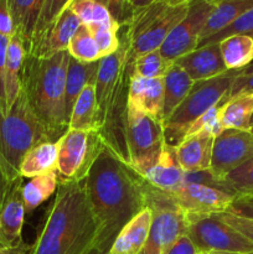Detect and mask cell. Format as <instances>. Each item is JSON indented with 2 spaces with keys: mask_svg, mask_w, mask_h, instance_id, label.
Instances as JSON below:
<instances>
[{
  "mask_svg": "<svg viewBox=\"0 0 253 254\" xmlns=\"http://www.w3.org/2000/svg\"><path fill=\"white\" fill-rule=\"evenodd\" d=\"M71 1L72 0H45L40 16L37 19L36 27H35L29 55H34L37 51V49L41 46V44L49 35L51 27L54 26L56 20L62 14V11L66 7H68Z\"/></svg>",
  "mask_w": 253,
  "mask_h": 254,
  "instance_id": "obj_32",
  "label": "cell"
},
{
  "mask_svg": "<svg viewBox=\"0 0 253 254\" xmlns=\"http://www.w3.org/2000/svg\"><path fill=\"white\" fill-rule=\"evenodd\" d=\"M205 130L212 134L215 138L223 130L220 122V106L213 107L210 111L206 112L205 114H202L200 118L196 119V121L191 124L190 128H189L186 136L193 135V134Z\"/></svg>",
  "mask_w": 253,
  "mask_h": 254,
  "instance_id": "obj_39",
  "label": "cell"
},
{
  "mask_svg": "<svg viewBox=\"0 0 253 254\" xmlns=\"http://www.w3.org/2000/svg\"><path fill=\"white\" fill-rule=\"evenodd\" d=\"M173 62L164 59L159 50L140 55L130 61L131 77L138 78H163Z\"/></svg>",
  "mask_w": 253,
  "mask_h": 254,
  "instance_id": "obj_33",
  "label": "cell"
},
{
  "mask_svg": "<svg viewBox=\"0 0 253 254\" xmlns=\"http://www.w3.org/2000/svg\"><path fill=\"white\" fill-rule=\"evenodd\" d=\"M26 59V50L21 39L12 34L7 45L6 60L4 67V87L6 94L7 112L16 101L21 91V71L24 61Z\"/></svg>",
  "mask_w": 253,
  "mask_h": 254,
  "instance_id": "obj_24",
  "label": "cell"
},
{
  "mask_svg": "<svg viewBox=\"0 0 253 254\" xmlns=\"http://www.w3.org/2000/svg\"><path fill=\"white\" fill-rule=\"evenodd\" d=\"M164 79V106L163 122H165L173 112L183 103L184 99L192 88L195 81L176 64H171Z\"/></svg>",
  "mask_w": 253,
  "mask_h": 254,
  "instance_id": "obj_27",
  "label": "cell"
},
{
  "mask_svg": "<svg viewBox=\"0 0 253 254\" xmlns=\"http://www.w3.org/2000/svg\"><path fill=\"white\" fill-rule=\"evenodd\" d=\"M151 227V211L144 208L121 230L107 254H139L146 242Z\"/></svg>",
  "mask_w": 253,
  "mask_h": 254,
  "instance_id": "obj_20",
  "label": "cell"
},
{
  "mask_svg": "<svg viewBox=\"0 0 253 254\" xmlns=\"http://www.w3.org/2000/svg\"><path fill=\"white\" fill-rule=\"evenodd\" d=\"M247 93H253V76H243V74L241 73L240 76L236 78V81L233 82L232 88H231L226 101L232 98V97L238 96V94Z\"/></svg>",
  "mask_w": 253,
  "mask_h": 254,
  "instance_id": "obj_44",
  "label": "cell"
},
{
  "mask_svg": "<svg viewBox=\"0 0 253 254\" xmlns=\"http://www.w3.org/2000/svg\"><path fill=\"white\" fill-rule=\"evenodd\" d=\"M166 1H170V2H186V1H190V0H166Z\"/></svg>",
  "mask_w": 253,
  "mask_h": 254,
  "instance_id": "obj_55",
  "label": "cell"
},
{
  "mask_svg": "<svg viewBox=\"0 0 253 254\" xmlns=\"http://www.w3.org/2000/svg\"><path fill=\"white\" fill-rule=\"evenodd\" d=\"M163 254H198L192 241L188 237V235L181 236L176 242H174Z\"/></svg>",
  "mask_w": 253,
  "mask_h": 254,
  "instance_id": "obj_45",
  "label": "cell"
},
{
  "mask_svg": "<svg viewBox=\"0 0 253 254\" xmlns=\"http://www.w3.org/2000/svg\"><path fill=\"white\" fill-rule=\"evenodd\" d=\"M0 32L9 37L14 34L11 16H10L9 0H0Z\"/></svg>",
  "mask_w": 253,
  "mask_h": 254,
  "instance_id": "obj_46",
  "label": "cell"
},
{
  "mask_svg": "<svg viewBox=\"0 0 253 254\" xmlns=\"http://www.w3.org/2000/svg\"><path fill=\"white\" fill-rule=\"evenodd\" d=\"M220 215L226 223H228L231 227L237 230L241 235L245 236V237L253 245V220L240 217V216L232 215V213L230 212H222L220 213Z\"/></svg>",
  "mask_w": 253,
  "mask_h": 254,
  "instance_id": "obj_41",
  "label": "cell"
},
{
  "mask_svg": "<svg viewBox=\"0 0 253 254\" xmlns=\"http://www.w3.org/2000/svg\"><path fill=\"white\" fill-rule=\"evenodd\" d=\"M98 2L103 4L109 12L112 14L113 19L119 24V26L126 24L133 15L129 2L126 0H97Z\"/></svg>",
  "mask_w": 253,
  "mask_h": 254,
  "instance_id": "obj_40",
  "label": "cell"
},
{
  "mask_svg": "<svg viewBox=\"0 0 253 254\" xmlns=\"http://www.w3.org/2000/svg\"><path fill=\"white\" fill-rule=\"evenodd\" d=\"M83 183L101 228L97 248L107 254L122 228L146 208V181L104 148Z\"/></svg>",
  "mask_w": 253,
  "mask_h": 254,
  "instance_id": "obj_1",
  "label": "cell"
},
{
  "mask_svg": "<svg viewBox=\"0 0 253 254\" xmlns=\"http://www.w3.org/2000/svg\"><path fill=\"white\" fill-rule=\"evenodd\" d=\"M59 185L60 180L56 171L32 178L29 183L24 184L22 198H24L26 213H31L40 205H42L47 198L56 193Z\"/></svg>",
  "mask_w": 253,
  "mask_h": 254,
  "instance_id": "obj_31",
  "label": "cell"
},
{
  "mask_svg": "<svg viewBox=\"0 0 253 254\" xmlns=\"http://www.w3.org/2000/svg\"><path fill=\"white\" fill-rule=\"evenodd\" d=\"M32 246L22 242L21 245L15 247H0V254H29L31 252Z\"/></svg>",
  "mask_w": 253,
  "mask_h": 254,
  "instance_id": "obj_48",
  "label": "cell"
},
{
  "mask_svg": "<svg viewBox=\"0 0 253 254\" xmlns=\"http://www.w3.org/2000/svg\"><path fill=\"white\" fill-rule=\"evenodd\" d=\"M139 254H163V252H161V251L159 250V248H156V247H154V246H151V245H149V243H146L145 247H144L143 250H141V252L139 253Z\"/></svg>",
  "mask_w": 253,
  "mask_h": 254,
  "instance_id": "obj_51",
  "label": "cell"
},
{
  "mask_svg": "<svg viewBox=\"0 0 253 254\" xmlns=\"http://www.w3.org/2000/svg\"><path fill=\"white\" fill-rule=\"evenodd\" d=\"M223 181L236 195L253 193V158L228 173Z\"/></svg>",
  "mask_w": 253,
  "mask_h": 254,
  "instance_id": "obj_36",
  "label": "cell"
},
{
  "mask_svg": "<svg viewBox=\"0 0 253 254\" xmlns=\"http://www.w3.org/2000/svg\"><path fill=\"white\" fill-rule=\"evenodd\" d=\"M140 176L149 185L164 192H174L185 184V171L176 159L175 148L169 145H165L155 163Z\"/></svg>",
  "mask_w": 253,
  "mask_h": 254,
  "instance_id": "obj_18",
  "label": "cell"
},
{
  "mask_svg": "<svg viewBox=\"0 0 253 254\" xmlns=\"http://www.w3.org/2000/svg\"><path fill=\"white\" fill-rule=\"evenodd\" d=\"M188 237L192 241L198 253L253 252V245L222 220L220 213L186 215Z\"/></svg>",
  "mask_w": 253,
  "mask_h": 254,
  "instance_id": "obj_9",
  "label": "cell"
},
{
  "mask_svg": "<svg viewBox=\"0 0 253 254\" xmlns=\"http://www.w3.org/2000/svg\"><path fill=\"white\" fill-rule=\"evenodd\" d=\"M250 130L252 131V133H253V123H252V126H251V129H250Z\"/></svg>",
  "mask_w": 253,
  "mask_h": 254,
  "instance_id": "obj_57",
  "label": "cell"
},
{
  "mask_svg": "<svg viewBox=\"0 0 253 254\" xmlns=\"http://www.w3.org/2000/svg\"><path fill=\"white\" fill-rule=\"evenodd\" d=\"M174 64L184 69L192 81L210 79L228 71L220 51V44H207L184 55Z\"/></svg>",
  "mask_w": 253,
  "mask_h": 254,
  "instance_id": "obj_16",
  "label": "cell"
},
{
  "mask_svg": "<svg viewBox=\"0 0 253 254\" xmlns=\"http://www.w3.org/2000/svg\"><path fill=\"white\" fill-rule=\"evenodd\" d=\"M29 254H30V253H29Z\"/></svg>",
  "mask_w": 253,
  "mask_h": 254,
  "instance_id": "obj_62",
  "label": "cell"
},
{
  "mask_svg": "<svg viewBox=\"0 0 253 254\" xmlns=\"http://www.w3.org/2000/svg\"><path fill=\"white\" fill-rule=\"evenodd\" d=\"M99 61L81 62L73 57H69L66 74V114L68 122L72 108L81 92L87 84L96 82Z\"/></svg>",
  "mask_w": 253,
  "mask_h": 254,
  "instance_id": "obj_26",
  "label": "cell"
},
{
  "mask_svg": "<svg viewBox=\"0 0 253 254\" xmlns=\"http://www.w3.org/2000/svg\"><path fill=\"white\" fill-rule=\"evenodd\" d=\"M0 173L4 174L10 181H14L15 179H17L20 176V174L5 160V158L2 156V154L0 153Z\"/></svg>",
  "mask_w": 253,
  "mask_h": 254,
  "instance_id": "obj_47",
  "label": "cell"
},
{
  "mask_svg": "<svg viewBox=\"0 0 253 254\" xmlns=\"http://www.w3.org/2000/svg\"><path fill=\"white\" fill-rule=\"evenodd\" d=\"M251 158H253L252 131L225 129L213 140L210 170L223 180L228 173Z\"/></svg>",
  "mask_w": 253,
  "mask_h": 254,
  "instance_id": "obj_13",
  "label": "cell"
},
{
  "mask_svg": "<svg viewBox=\"0 0 253 254\" xmlns=\"http://www.w3.org/2000/svg\"><path fill=\"white\" fill-rule=\"evenodd\" d=\"M12 181H10L4 174L0 173V211H1L2 203H4L5 197L7 195V191H9L10 185H11Z\"/></svg>",
  "mask_w": 253,
  "mask_h": 254,
  "instance_id": "obj_49",
  "label": "cell"
},
{
  "mask_svg": "<svg viewBox=\"0 0 253 254\" xmlns=\"http://www.w3.org/2000/svg\"><path fill=\"white\" fill-rule=\"evenodd\" d=\"M44 141L51 140L21 88L6 116L0 111V153L19 173L20 164L27 151Z\"/></svg>",
  "mask_w": 253,
  "mask_h": 254,
  "instance_id": "obj_7",
  "label": "cell"
},
{
  "mask_svg": "<svg viewBox=\"0 0 253 254\" xmlns=\"http://www.w3.org/2000/svg\"><path fill=\"white\" fill-rule=\"evenodd\" d=\"M198 254H207V253H198Z\"/></svg>",
  "mask_w": 253,
  "mask_h": 254,
  "instance_id": "obj_59",
  "label": "cell"
},
{
  "mask_svg": "<svg viewBox=\"0 0 253 254\" xmlns=\"http://www.w3.org/2000/svg\"><path fill=\"white\" fill-rule=\"evenodd\" d=\"M126 140L130 168L140 175L155 163L165 148L163 123L128 106Z\"/></svg>",
  "mask_w": 253,
  "mask_h": 254,
  "instance_id": "obj_10",
  "label": "cell"
},
{
  "mask_svg": "<svg viewBox=\"0 0 253 254\" xmlns=\"http://www.w3.org/2000/svg\"><path fill=\"white\" fill-rule=\"evenodd\" d=\"M10 37L0 32V111H1V113L4 114V116H6L7 114L6 94H5V87H4V67H5L7 45H9Z\"/></svg>",
  "mask_w": 253,
  "mask_h": 254,
  "instance_id": "obj_42",
  "label": "cell"
},
{
  "mask_svg": "<svg viewBox=\"0 0 253 254\" xmlns=\"http://www.w3.org/2000/svg\"><path fill=\"white\" fill-rule=\"evenodd\" d=\"M146 207L151 211L149 245L165 252L174 242L188 232L186 213L174 201L170 193L158 190L146 183Z\"/></svg>",
  "mask_w": 253,
  "mask_h": 254,
  "instance_id": "obj_11",
  "label": "cell"
},
{
  "mask_svg": "<svg viewBox=\"0 0 253 254\" xmlns=\"http://www.w3.org/2000/svg\"><path fill=\"white\" fill-rule=\"evenodd\" d=\"M207 254H240V253H233V252H210Z\"/></svg>",
  "mask_w": 253,
  "mask_h": 254,
  "instance_id": "obj_54",
  "label": "cell"
},
{
  "mask_svg": "<svg viewBox=\"0 0 253 254\" xmlns=\"http://www.w3.org/2000/svg\"><path fill=\"white\" fill-rule=\"evenodd\" d=\"M252 7L253 0H221L215 4L201 32L197 47H200L210 37L215 36L216 34L233 24L238 17L242 16Z\"/></svg>",
  "mask_w": 253,
  "mask_h": 254,
  "instance_id": "obj_22",
  "label": "cell"
},
{
  "mask_svg": "<svg viewBox=\"0 0 253 254\" xmlns=\"http://www.w3.org/2000/svg\"><path fill=\"white\" fill-rule=\"evenodd\" d=\"M168 193L186 215L227 212L231 203L237 197L223 190L191 183H185L180 189Z\"/></svg>",
  "mask_w": 253,
  "mask_h": 254,
  "instance_id": "obj_14",
  "label": "cell"
},
{
  "mask_svg": "<svg viewBox=\"0 0 253 254\" xmlns=\"http://www.w3.org/2000/svg\"><path fill=\"white\" fill-rule=\"evenodd\" d=\"M45 0H9L14 34L21 39L26 55L31 49L32 36Z\"/></svg>",
  "mask_w": 253,
  "mask_h": 254,
  "instance_id": "obj_23",
  "label": "cell"
},
{
  "mask_svg": "<svg viewBox=\"0 0 253 254\" xmlns=\"http://www.w3.org/2000/svg\"><path fill=\"white\" fill-rule=\"evenodd\" d=\"M72 11L78 16L82 25H109L119 26L109 10L97 0H72L68 5Z\"/></svg>",
  "mask_w": 253,
  "mask_h": 254,
  "instance_id": "obj_34",
  "label": "cell"
},
{
  "mask_svg": "<svg viewBox=\"0 0 253 254\" xmlns=\"http://www.w3.org/2000/svg\"><path fill=\"white\" fill-rule=\"evenodd\" d=\"M189 2L155 0L133 11L129 21L119 27V34L128 42L129 60L160 49L171 30L186 15Z\"/></svg>",
  "mask_w": 253,
  "mask_h": 254,
  "instance_id": "obj_5",
  "label": "cell"
},
{
  "mask_svg": "<svg viewBox=\"0 0 253 254\" xmlns=\"http://www.w3.org/2000/svg\"><path fill=\"white\" fill-rule=\"evenodd\" d=\"M252 123H253V117H252ZM251 126H252V124H251Z\"/></svg>",
  "mask_w": 253,
  "mask_h": 254,
  "instance_id": "obj_60",
  "label": "cell"
},
{
  "mask_svg": "<svg viewBox=\"0 0 253 254\" xmlns=\"http://www.w3.org/2000/svg\"><path fill=\"white\" fill-rule=\"evenodd\" d=\"M24 178L19 176L10 185L7 195L0 211V247H15L21 245L25 205L22 198Z\"/></svg>",
  "mask_w": 253,
  "mask_h": 254,
  "instance_id": "obj_15",
  "label": "cell"
},
{
  "mask_svg": "<svg viewBox=\"0 0 253 254\" xmlns=\"http://www.w3.org/2000/svg\"><path fill=\"white\" fill-rule=\"evenodd\" d=\"M59 141H44L34 146L22 159L19 174L22 178H36L57 170Z\"/></svg>",
  "mask_w": 253,
  "mask_h": 254,
  "instance_id": "obj_25",
  "label": "cell"
},
{
  "mask_svg": "<svg viewBox=\"0 0 253 254\" xmlns=\"http://www.w3.org/2000/svg\"><path fill=\"white\" fill-rule=\"evenodd\" d=\"M227 212L240 217L253 220V193L250 195H238L231 203Z\"/></svg>",
  "mask_w": 253,
  "mask_h": 254,
  "instance_id": "obj_43",
  "label": "cell"
},
{
  "mask_svg": "<svg viewBox=\"0 0 253 254\" xmlns=\"http://www.w3.org/2000/svg\"><path fill=\"white\" fill-rule=\"evenodd\" d=\"M243 76H253V62L251 64H248L247 67H245L242 71Z\"/></svg>",
  "mask_w": 253,
  "mask_h": 254,
  "instance_id": "obj_52",
  "label": "cell"
},
{
  "mask_svg": "<svg viewBox=\"0 0 253 254\" xmlns=\"http://www.w3.org/2000/svg\"><path fill=\"white\" fill-rule=\"evenodd\" d=\"M119 35L118 51L99 61L96 78L97 131L104 145L122 161L130 166L128 140H126V116L128 93L131 68L128 54V42Z\"/></svg>",
  "mask_w": 253,
  "mask_h": 254,
  "instance_id": "obj_3",
  "label": "cell"
},
{
  "mask_svg": "<svg viewBox=\"0 0 253 254\" xmlns=\"http://www.w3.org/2000/svg\"><path fill=\"white\" fill-rule=\"evenodd\" d=\"M207 1L211 2V4H212V5H215V4H217L218 1H221V0H207Z\"/></svg>",
  "mask_w": 253,
  "mask_h": 254,
  "instance_id": "obj_56",
  "label": "cell"
},
{
  "mask_svg": "<svg viewBox=\"0 0 253 254\" xmlns=\"http://www.w3.org/2000/svg\"><path fill=\"white\" fill-rule=\"evenodd\" d=\"M242 69H228L210 79L195 81L183 103L163 122L166 145L176 148L185 139L191 124L216 106H222Z\"/></svg>",
  "mask_w": 253,
  "mask_h": 254,
  "instance_id": "obj_6",
  "label": "cell"
},
{
  "mask_svg": "<svg viewBox=\"0 0 253 254\" xmlns=\"http://www.w3.org/2000/svg\"><path fill=\"white\" fill-rule=\"evenodd\" d=\"M154 1H155V0H129V5H130L131 10L135 11V10L143 9V7L153 4Z\"/></svg>",
  "mask_w": 253,
  "mask_h": 254,
  "instance_id": "obj_50",
  "label": "cell"
},
{
  "mask_svg": "<svg viewBox=\"0 0 253 254\" xmlns=\"http://www.w3.org/2000/svg\"><path fill=\"white\" fill-rule=\"evenodd\" d=\"M104 148L97 130L68 129L59 140L56 173L60 183L83 181Z\"/></svg>",
  "mask_w": 253,
  "mask_h": 254,
  "instance_id": "obj_8",
  "label": "cell"
},
{
  "mask_svg": "<svg viewBox=\"0 0 253 254\" xmlns=\"http://www.w3.org/2000/svg\"><path fill=\"white\" fill-rule=\"evenodd\" d=\"M247 254H253V252H250V253H247Z\"/></svg>",
  "mask_w": 253,
  "mask_h": 254,
  "instance_id": "obj_58",
  "label": "cell"
},
{
  "mask_svg": "<svg viewBox=\"0 0 253 254\" xmlns=\"http://www.w3.org/2000/svg\"><path fill=\"white\" fill-rule=\"evenodd\" d=\"M67 51L69 56L81 62H97L102 60L98 46L86 25L79 26L69 42Z\"/></svg>",
  "mask_w": 253,
  "mask_h": 254,
  "instance_id": "obj_35",
  "label": "cell"
},
{
  "mask_svg": "<svg viewBox=\"0 0 253 254\" xmlns=\"http://www.w3.org/2000/svg\"><path fill=\"white\" fill-rule=\"evenodd\" d=\"M67 50L45 57L26 55L21 71V88L51 141H59L68 130L66 114Z\"/></svg>",
  "mask_w": 253,
  "mask_h": 254,
  "instance_id": "obj_4",
  "label": "cell"
},
{
  "mask_svg": "<svg viewBox=\"0 0 253 254\" xmlns=\"http://www.w3.org/2000/svg\"><path fill=\"white\" fill-rule=\"evenodd\" d=\"M128 106L163 123L164 79L130 77Z\"/></svg>",
  "mask_w": 253,
  "mask_h": 254,
  "instance_id": "obj_17",
  "label": "cell"
},
{
  "mask_svg": "<svg viewBox=\"0 0 253 254\" xmlns=\"http://www.w3.org/2000/svg\"><path fill=\"white\" fill-rule=\"evenodd\" d=\"M87 26V25H86ZM119 27L121 26H109V25H89L88 29L98 46L101 57L109 56L118 51L121 46L119 40Z\"/></svg>",
  "mask_w": 253,
  "mask_h": 254,
  "instance_id": "obj_37",
  "label": "cell"
},
{
  "mask_svg": "<svg viewBox=\"0 0 253 254\" xmlns=\"http://www.w3.org/2000/svg\"><path fill=\"white\" fill-rule=\"evenodd\" d=\"M253 117V93L238 94L220 106L222 129L250 130Z\"/></svg>",
  "mask_w": 253,
  "mask_h": 254,
  "instance_id": "obj_28",
  "label": "cell"
},
{
  "mask_svg": "<svg viewBox=\"0 0 253 254\" xmlns=\"http://www.w3.org/2000/svg\"><path fill=\"white\" fill-rule=\"evenodd\" d=\"M96 82L88 83L77 98L71 116L68 129L74 130H97Z\"/></svg>",
  "mask_w": 253,
  "mask_h": 254,
  "instance_id": "obj_29",
  "label": "cell"
},
{
  "mask_svg": "<svg viewBox=\"0 0 253 254\" xmlns=\"http://www.w3.org/2000/svg\"><path fill=\"white\" fill-rule=\"evenodd\" d=\"M88 254H106V253H103V252H102V251H101V250H99V248L94 247V248H93V250H92V251H91V252H89Z\"/></svg>",
  "mask_w": 253,
  "mask_h": 254,
  "instance_id": "obj_53",
  "label": "cell"
},
{
  "mask_svg": "<svg viewBox=\"0 0 253 254\" xmlns=\"http://www.w3.org/2000/svg\"><path fill=\"white\" fill-rule=\"evenodd\" d=\"M213 6L207 0H190L184 19L171 30L159 49L164 59L174 64L181 56L197 49L200 35Z\"/></svg>",
  "mask_w": 253,
  "mask_h": 254,
  "instance_id": "obj_12",
  "label": "cell"
},
{
  "mask_svg": "<svg viewBox=\"0 0 253 254\" xmlns=\"http://www.w3.org/2000/svg\"><path fill=\"white\" fill-rule=\"evenodd\" d=\"M81 25V20L72 11L71 7H66L59 16V19L56 20L54 26L51 27L49 35L41 44V46L31 56L45 57L49 56V55L56 54L59 51L67 50L69 42L73 39L74 34H76Z\"/></svg>",
  "mask_w": 253,
  "mask_h": 254,
  "instance_id": "obj_21",
  "label": "cell"
},
{
  "mask_svg": "<svg viewBox=\"0 0 253 254\" xmlns=\"http://www.w3.org/2000/svg\"><path fill=\"white\" fill-rule=\"evenodd\" d=\"M126 2H129V0H126Z\"/></svg>",
  "mask_w": 253,
  "mask_h": 254,
  "instance_id": "obj_61",
  "label": "cell"
},
{
  "mask_svg": "<svg viewBox=\"0 0 253 254\" xmlns=\"http://www.w3.org/2000/svg\"><path fill=\"white\" fill-rule=\"evenodd\" d=\"M83 181L60 183L30 254H88L98 246L101 228Z\"/></svg>",
  "mask_w": 253,
  "mask_h": 254,
  "instance_id": "obj_2",
  "label": "cell"
},
{
  "mask_svg": "<svg viewBox=\"0 0 253 254\" xmlns=\"http://www.w3.org/2000/svg\"><path fill=\"white\" fill-rule=\"evenodd\" d=\"M232 35H248V36H251L253 39V7L248 10V11H246L242 16L238 17L230 26L223 29L218 34H216L215 36L210 37L201 46L207 44H218L223 39H226L228 36H232Z\"/></svg>",
  "mask_w": 253,
  "mask_h": 254,
  "instance_id": "obj_38",
  "label": "cell"
},
{
  "mask_svg": "<svg viewBox=\"0 0 253 254\" xmlns=\"http://www.w3.org/2000/svg\"><path fill=\"white\" fill-rule=\"evenodd\" d=\"M218 44L227 69H242L252 64L253 39L248 35H232Z\"/></svg>",
  "mask_w": 253,
  "mask_h": 254,
  "instance_id": "obj_30",
  "label": "cell"
},
{
  "mask_svg": "<svg viewBox=\"0 0 253 254\" xmlns=\"http://www.w3.org/2000/svg\"><path fill=\"white\" fill-rule=\"evenodd\" d=\"M215 136L208 131L189 135L175 148L176 159L185 173L208 170Z\"/></svg>",
  "mask_w": 253,
  "mask_h": 254,
  "instance_id": "obj_19",
  "label": "cell"
}]
</instances>
